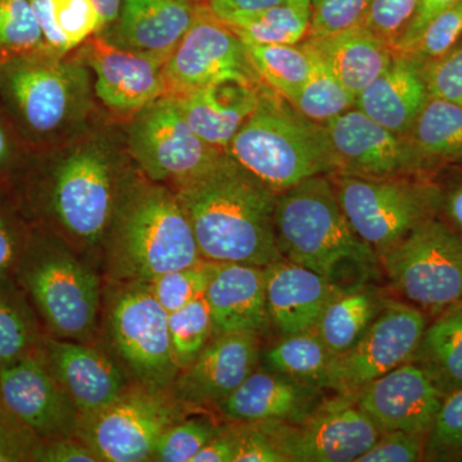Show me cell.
<instances>
[{
	"label": "cell",
	"instance_id": "cell-33",
	"mask_svg": "<svg viewBox=\"0 0 462 462\" xmlns=\"http://www.w3.org/2000/svg\"><path fill=\"white\" fill-rule=\"evenodd\" d=\"M260 358H263L264 369L325 391L336 355L315 330H310L281 337L278 342L264 349Z\"/></svg>",
	"mask_w": 462,
	"mask_h": 462
},
{
	"label": "cell",
	"instance_id": "cell-44",
	"mask_svg": "<svg viewBox=\"0 0 462 462\" xmlns=\"http://www.w3.org/2000/svg\"><path fill=\"white\" fill-rule=\"evenodd\" d=\"M420 2L421 0H372L361 25L387 42L393 51L404 30L415 16Z\"/></svg>",
	"mask_w": 462,
	"mask_h": 462
},
{
	"label": "cell",
	"instance_id": "cell-30",
	"mask_svg": "<svg viewBox=\"0 0 462 462\" xmlns=\"http://www.w3.org/2000/svg\"><path fill=\"white\" fill-rule=\"evenodd\" d=\"M387 300L374 282L346 288L324 310L315 333L334 355L345 354L363 338Z\"/></svg>",
	"mask_w": 462,
	"mask_h": 462
},
{
	"label": "cell",
	"instance_id": "cell-3",
	"mask_svg": "<svg viewBox=\"0 0 462 462\" xmlns=\"http://www.w3.org/2000/svg\"><path fill=\"white\" fill-rule=\"evenodd\" d=\"M106 242L108 275L114 282H148L205 261L175 191L157 182L121 196Z\"/></svg>",
	"mask_w": 462,
	"mask_h": 462
},
{
	"label": "cell",
	"instance_id": "cell-19",
	"mask_svg": "<svg viewBox=\"0 0 462 462\" xmlns=\"http://www.w3.org/2000/svg\"><path fill=\"white\" fill-rule=\"evenodd\" d=\"M355 397L380 433L400 430L424 440L445 398L430 376L410 361L373 380Z\"/></svg>",
	"mask_w": 462,
	"mask_h": 462
},
{
	"label": "cell",
	"instance_id": "cell-59",
	"mask_svg": "<svg viewBox=\"0 0 462 462\" xmlns=\"http://www.w3.org/2000/svg\"><path fill=\"white\" fill-rule=\"evenodd\" d=\"M5 407L3 406V402H2V396H0V413H2L3 411H5Z\"/></svg>",
	"mask_w": 462,
	"mask_h": 462
},
{
	"label": "cell",
	"instance_id": "cell-45",
	"mask_svg": "<svg viewBox=\"0 0 462 462\" xmlns=\"http://www.w3.org/2000/svg\"><path fill=\"white\" fill-rule=\"evenodd\" d=\"M307 38H320L363 23L372 0H311Z\"/></svg>",
	"mask_w": 462,
	"mask_h": 462
},
{
	"label": "cell",
	"instance_id": "cell-60",
	"mask_svg": "<svg viewBox=\"0 0 462 462\" xmlns=\"http://www.w3.org/2000/svg\"><path fill=\"white\" fill-rule=\"evenodd\" d=\"M191 2L199 3V2H200V0H191Z\"/></svg>",
	"mask_w": 462,
	"mask_h": 462
},
{
	"label": "cell",
	"instance_id": "cell-5",
	"mask_svg": "<svg viewBox=\"0 0 462 462\" xmlns=\"http://www.w3.org/2000/svg\"><path fill=\"white\" fill-rule=\"evenodd\" d=\"M0 100L27 142L48 144L89 112L90 74L84 63L48 48L14 54L0 65Z\"/></svg>",
	"mask_w": 462,
	"mask_h": 462
},
{
	"label": "cell",
	"instance_id": "cell-12",
	"mask_svg": "<svg viewBox=\"0 0 462 462\" xmlns=\"http://www.w3.org/2000/svg\"><path fill=\"white\" fill-rule=\"evenodd\" d=\"M185 407L172 391L135 384L106 409L81 416L76 437L99 462L152 461L158 439L185 418Z\"/></svg>",
	"mask_w": 462,
	"mask_h": 462
},
{
	"label": "cell",
	"instance_id": "cell-41",
	"mask_svg": "<svg viewBox=\"0 0 462 462\" xmlns=\"http://www.w3.org/2000/svg\"><path fill=\"white\" fill-rule=\"evenodd\" d=\"M462 41V2L431 18L409 47L398 54L424 66L439 60Z\"/></svg>",
	"mask_w": 462,
	"mask_h": 462
},
{
	"label": "cell",
	"instance_id": "cell-8",
	"mask_svg": "<svg viewBox=\"0 0 462 462\" xmlns=\"http://www.w3.org/2000/svg\"><path fill=\"white\" fill-rule=\"evenodd\" d=\"M120 199L114 163L97 144L69 152L45 179V208L67 236L87 248L106 242Z\"/></svg>",
	"mask_w": 462,
	"mask_h": 462
},
{
	"label": "cell",
	"instance_id": "cell-15",
	"mask_svg": "<svg viewBox=\"0 0 462 462\" xmlns=\"http://www.w3.org/2000/svg\"><path fill=\"white\" fill-rule=\"evenodd\" d=\"M430 318L401 300H387L363 338L342 355H336L328 389L355 394L401 365L411 360Z\"/></svg>",
	"mask_w": 462,
	"mask_h": 462
},
{
	"label": "cell",
	"instance_id": "cell-55",
	"mask_svg": "<svg viewBox=\"0 0 462 462\" xmlns=\"http://www.w3.org/2000/svg\"><path fill=\"white\" fill-rule=\"evenodd\" d=\"M284 2L287 0H208L207 7L221 21H227L229 18L254 14Z\"/></svg>",
	"mask_w": 462,
	"mask_h": 462
},
{
	"label": "cell",
	"instance_id": "cell-20",
	"mask_svg": "<svg viewBox=\"0 0 462 462\" xmlns=\"http://www.w3.org/2000/svg\"><path fill=\"white\" fill-rule=\"evenodd\" d=\"M94 72V93L103 105L120 114H138L167 96L163 58L121 50L97 36L85 47Z\"/></svg>",
	"mask_w": 462,
	"mask_h": 462
},
{
	"label": "cell",
	"instance_id": "cell-40",
	"mask_svg": "<svg viewBox=\"0 0 462 462\" xmlns=\"http://www.w3.org/2000/svg\"><path fill=\"white\" fill-rule=\"evenodd\" d=\"M223 428L205 415L184 418L171 425L158 439L152 461L191 462Z\"/></svg>",
	"mask_w": 462,
	"mask_h": 462
},
{
	"label": "cell",
	"instance_id": "cell-31",
	"mask_svg": "<svg viewBox=\"0 0 462 462\" xmlns=\"http://www.w3.org/2000/svg\"><path fill=\"white\" fill-rule=\"evenodd\" d=\"M410 363L430 376L443 397L462 388V300L428 322Z\"/></svg>",
	"mask_w": 462,
	"mask_h": 462
},
{
	"label": "cell",
	"instance_id": "cell-14",
	"mask_svg": "<svg viewBox=\"0 0 462 462\" xmlns=\"http://www.w3.org/2000/svg\"><path fill=\"white\" fill-rule=\"evenodd\" d=\"M167 96L236 81L263 85L242 39L207 5H197L193 23L165 63Z\"/></svg>",
	"mask_w": 462,
	"mask_h": 462
},
{
	"label": "cell",
	"instance_id": "cell-10",
	"mask_svg": "<svg viewBox=\"0 0 462 462\" xmlns=\"http://www.w3.org/2000/svg\"><path fill=\"white\" fill-rule=\"evenodd\" d=\"M106 330L114 357L135 384L172 391L180 370L173 363L166 310L148 282H116L106 300Z\"/></svg>",
	"mask_w": 462,
	"mask_h": 462
},
{
	"label": "cell",
	"instance_id": "cell-57",
	"mask_svg": "<svg viewBox=\"0 0 462 462\" xmlns=\"http://www.w3.org/2000/svg\"><path fill=\"white\" fill-rule=\"evenodd\" d=\"M91 2L98 9L100 18H102L103 30L107 29L117 20L123 0H91Z\"/></svg>",
	"mask_w": 462,
	"mask_h": 462
},
{
	"label": "cell",
	"instance_id": "cell-58",
	"mask_svg": "<svg viewBox=\"0 0 462 462\" xmlns=\"http://www.w3.org/2000/svg\"><path fill=\"white\" fill-rule=\"evenodd\" d=\"M12 54L5 53V51H0V65L5 62L7 58L11 57Z\"/></svg>",
	"mask_w": 462,
	"mask_h": 462
},
{
	"label": "cell",
	"instance_id": "cell-2",
	"mask_svg": "<svg viewBox=\"0 0 462 462\" xmlns=\"http://www.w3.org/2000/svg\"><path fill=\"white\" fill-rule=\"evenodd\" d=\"M273 224L279 252L289 263L343 289L378 281V254L352 229L329 175L279 193Z\"/></svg>",
	"mask_w": 462,
	"mask_h": 462
},
{
	"label": "cell",
	"instance_id": "cell-11",
	"mask_svg": "<svg viewBox=\"0 0 462 462\" xmlns=\"http://www.w3.org/2000/svg\"><path fill=\"white\" fill-rule=\"evenodd\" d=\"M130 153L149 180L173 190L197 180L226 158L191 129L178 99L165 96L136 114Z\"/></svg>",
	"mask_w": 462,
	"mask_h": 462
},
{
	"label": "cell",
	"instance_id": "cell-54",
	"mask_svg": "<svg viewBox=\"0 0 462 462\" xmlns=\"http://www.w3.org/2000/svg\"><path fill=\"white\" fill-rule=\"evenodd\" d=\"M236 451V438L234 428H223L217 436L212 438L202 449L194 456L191 462H234Z\"/></svg>",
	"mask_w": 462,
	"mask_h": 462
},
{
	"label": "cell",
	"instance_id": "cell-38",
	"mask_svg": "<svg viewBox=\"0 0 462 462\" xmlns=\"http://www.w3.org/2000/svg\"><path fill=\"white\" fill-rule=\"evenodd\" d=\"M173 363L184 370L214 337V322L205 294L167 316Z\"/></svg>",
	"mask_w": 462,
	"mask_h": 462
},
{
	"label": "cell",
	"instance_id": "cell-36",
	"mask_svg": "<svg viewBox=\"0 0 462 462\" xmlns=\"http://www.w3.org/2000/svg\"><path fill=\"white\" fill-rule=\"evenodd\" d=\"M249 60L261 81L291 102L314 69L311 54L302 44H248Z\"/></svg>",
	"mask_w": 462,
	"mask_h": 462
},
{
	"label": "cell",
	"instance_id": "cell-1",
	"mask_svg": "<svg viewBox=\"0 0 462 462\" xmlns=\"http://www.w3.org/2000/svg\"><path fill=\"white\" fill-rule=\"evenodd\" d=\"M173 191L207 263L266 267L284 260L273 224L278 194L227 154L214 170Z\"/></svg>",
	"mask_w": 462,
	"mask_h": 462
},
{
	"label": "cell",
	"instance_id": "cell-39",
	"mask_svg": "<svg viewBox=\"0 0 462 462\" xmlns=\"http://www.w3.org/2000/svg\"><path fill=\"white\" fill-rule=\"evenodd\" d=\"M421 461L462 462V388L443 398L425 438Z\"/></svg>",
	"mask_w": 462,
	"mask_h": 462
},
{
	"label": "cell",
	"instance_id": "cell-16",
	"mask_svg": "<svg viewBox=\"0 0 462 462\" xmlns=\"http://www.w3.org/2000/svg\"><path fill=\"white\" fill-rule=\"evenodd\" d=\"M336 173L394 178L425 175L406 136L385 129L356 107L325 124Z\"/></svg>",
	"mask_w": 462,
	"mask_h": 462
},
{
	"label": "cell",
	"instance_id": "cell-53",
	"mask_svg": "<svg viewBox=\"0 0 462 462\" xmlns=\"http://www.w3.org/2000/svg\"><path fill=\"white\" fill-rule=\"evenodd\" d=\"M462 0H421L420 5H419L411 23H409L400 41L397 42L396 47L393 48L394 53H401V51L406 50L410 42L427 26L431 18L436 17L440 12L446 11L447 8L452 7V5H457Z\"/></svg>",
	"mask_w": 462,
	"mask_h": 462
},
{
	"label": "cell",
	"instance_id": "cell-56",
	"mask_svg": "<svg viewBox=\"0 0 462 462\" xmlns=\"http://www.w3.org/2000/svg\"><path fill=\"white\" fill-rule=\"evenodd\" d=\"M21 161V149L16 136L0 118V175L12 171Z\"/></svg>",
	"mask_w": 462,
	"mask_h": 462
},
{
	"label": "cell",
	"instance_id": "cell-43",
	"mask_svg": "<svg viewBox=\"0 0 462 462\" xmlns=\"http://www.w3.org/2000/svg\"><path fill=\"white\" fill-rule=\"evenodd\" d=\"M44 48L30 0H0V51L14 56Z\"/></svg>",
	"mask_w": 462,
	"mask_h": 462
},
{
	"label": "cell",
	"instance_id": "cell-46",
	"mask_svg": "<svg viewBox=\"0 0 462 462\" xmlns=\"http://www.w3.org/2000/svg\"><path fill=\"white\" fill-rule=\"evenodd\" d=\"M421 71L431 97L462 107V41L439 60L421 66Z\"/></svg>",
	"mask_w": 462,
	"mask_h": 462
},
{
	"label": "cell",
	"instance_id": "cell-4",
	"mask_svg": "<svg viewBox=\"0 0 462 462\" xmlns=\"http://www.w3.org/2000/svg\"><path fill=\"white\" fill-rule=\"evenodd\" d=\"M226 154L276 194L314 176L337 172L325 125L307 118L264 84L256 109Z\"/></svg>",
	"mask_w": 462,
	"mask_h": 462
},
{
	"label": "cell",
	"instance_id": "cell-7",
	"mask_svg": "<svg viewBox=\"0 0 462 462\" xmlns=\"http://www.w3.org/2000/svg\"><path fill=\"white\" fill-rule=\"evenodd\" d=\"M333 176L337 197L352 229L378 257L439 211V182L431 176Z\"/></svg>",
	"mask_w": 462,
	"mask_h": 462
},
{
	"label": "cell",
	"instance_id": "cell-50",
	"mask_svg": "<svg viewBox=\"0 0 462 462\" xmlns=\"http://www.w3.org/2000/svg\"><path fill=\"white\" fill-rule=\"evenodd\" d=\"M233 428L236 438L234 462H287L256 422H236Z\"/></svg>",
	"mask_w": 462,
	"mask_h": 462
},
{
	"label": "cell",
	"instance_id": "cell-13",
	"mask_svg": "<svg viewBox=\"0 0 462 462\" xmlns=\"http://www.w3.org/2000/svg\"><path fill=\"white\" fill-rule=\"evenodd\" d=\"M256 424L272 438L287 462H355L382 434L360 409L355 394L325 397L296 424Z\"/></svg>",
	"mask_w": 462,
	"mask_h": 462
},
{
	"label": "cell",
	"instance_id": "cell-27",
	"mask_svg": "<svg viewBox=\"0 0 462 462\" xmlns=\"http://www.w3.org/2000/svg\"><path fill=\"white\" fill-rule=\"evenodd\" d=\"M261 87L227 81L173 97L191 129L212 147L226 152L256 109Z\"/></svg>",
	"mask_w": 462,
	"mask_h": 462
},
{
	"label": "cell",
	"instance_id": "cell-21",
	"mask_svg": "<svg viewBox=\"0 0 462 462\" xmlns=\"http://www.w3.org/2000/svg\"><path fill=\"white\" fill-rule=\"evenodd\" d=\"M260 356L257 334H215L179 373L173 394L187 406L217 407L257 369Z\"/></svg>",
	"mask_w": 462,
	"mask_h": 462
},
{
	"label": "cell",
	"instance_id": "cell-42",
	"mask_svg": "<svg viewBox=\"0 0 462 462\" xmlns=\"http://www.w3.org/2000/svg\"><path fill=\"white\" fill-rule=\"evenodd\" d=\"M216 264L200 261L184 269L162 273L148 282L149 288L157 302L170 314L205 294L214 276Z\"/></svg>",
	"mask_w": 462,
	"mask_h": 462
},
{
	"label": "cell",
	"instance_id": "cell-37",
	"mask_svg": "<svg viewBox=\"0 0 462 462\" xmlns=\"http://www.w3.org/2000/svg\"><path fill=\"white\" fill-rule=\"evenodd\" d=\"M307 51L314 60V69L309 80L291 103L298 112L310 120L325 125L348 109L354 108L356 97L339 83L338 79L321 60H319L311 51Z\"/></svg>",
	"mask_w": 462,
	"mask_h": 462
},
{
	"label": "cell",
	"instance_id": "cell-18",
	"mask_svg": "<svg viewBox=\"0 0 462 462\" xmlns=\"http://www.w3.org/2000/svg\"><path fill=\"white\" fill-rule=\"evenodd\" d=\"M36 355L81 416L106 409L130 387L120 363L91 343L42 337Z\"/></svg>",
	"mask_w": 462,
	"mask_h": 462
},
{
	"label": "cell",
	"instance_id": "cell-49",
	"mask_svg": "<svg viewBox=\"0 0 462 462\" xmlns=\"http://www.w3.org/2000/svg\"><path fill=\"white\" fill-rule=\"evenodd\" d=\"M29 238L20 218L0 200V279L16 272Z\"/></svg>",
	"mask_w": 462,
	"mask_h": 462
},
{
	"label": "cell",
	"instance_id": "cell-29",
	"mask_svg": "<svg viewBox=\"0 0 462 462\" xmlns=\"http://www.w3.org/2000/svg\"><path fill=\"white\" fill-rule=\"evenodd\" d=\"M406 138L427 176L462 165V107L430 96Z\"/></svg>",
	"mask_w": 462,
	"mask_h": 462
},
{
	"label": "cell",
	"instance_id": "cell-51",
	"mask_svg": "<svg viewBox=\"0 0 462 462\" xmlns=\"http://www.w3.org/2000/svg\"><path fill=\"white\" fill-rule=\"evenodd\" d=\"M33 462H99L96 454L78 437L42 439Z\"/></svg>",
	"mask_w": 462,
	"mask_h": 462
},
{
	"label": "cell",
	"instance_id": "cell-24",
	"mask_svg": "<svg viewBox=\"0 0 462 462\" xmlns=\"http://www.w3.org/2000/svg\"><path fill=\"white\" fill-rule=\"evenodd\" d=\"M197 5L191 0H123L117 20L98 35L121 50L167 60L193 23Z\"/></svg>",
	"mask_w": 462,
	"mask_h": 462
},
{
	"label": "cell",
	"instance_id": "cell-9",
	"mask_svg": "<svg viewBox=\"0 0 462 462\" xmlns=\"http://www.w3.org/2000/svg\"><path fill=\"white\" fill-rule=\"evenodd\" d=\"M389 284L434 319L462 300V236L433 217L379 257Z\"/></svg>",
	"mask_w": 462,
	"mask_h": 462
},
{
	"label": "cell",
	"instance_id": "cell-52",
	"mask_svg": "<svg viewBox=\"0 0 462 462\" xmlns=\"http://www.w3.org/2000/svg\"><path fill=\"white\" fill-rule=\"evenodd\" d=\"M462 166V165H461ZM438 217L462 236V169L447 182H439Z\"/></svg>",
	"mask_w": 462,
	"mask_h": 462
},
{
	"label": "cell",
	"instance_id": "cell-28",
	"mask_svg": "<svg viewBox=\"0 0 462 462\" xmlns=\"http://www.w3.org/2000/svg\"><path fill=\"white\" fill-rule=\"evenodd\" d=\"M302 44L355 97L382 75L394 57L387 42L363 25L320 38H306Z\"/></svg>",
	"mask_w": 462,
	"mask_h": 462
},
{
	"label": "cell",
	"instance_id": "cell-48",
	"mask_svg": "<svg viewBox=\"0 0 462 462\" xmlns=\"http://www.w3.org/2000/svg\"><path fill=\"white\" fill-rule=\"evenodd\" d=\"M41 440L7 410L0 413V462L32 461Z\"/></svg>",
	"mask_w": 462,
	"mask_h": 462
},
{
	"label": "cell",
	"instance_id": "cell-26",
	"mask_svg": "<svg viewBox=\"0 0 462 462\" xmlns=\"http://www.w3.org/2000/svg\"><path fill=\"white\" fill-rule=\"evenodd\" d=\"M430 98L421 66L394 53L387 69L356 97L355 107L385 129L406 136Z\"/></svg>",
	"mask_w": 462,
	"mask_h": 462
},
{
	"label": "cell",
	"instance_id": "cell-34",
	"mask_svg": "<svg viewBox=\"0 0 462 462\" xmlns=\"http://www.w3.org/2000/svg\"><path fill=\"white\" fill-rule=\"evenodd\" d=\"M311 0H287L254 14L224 21L243 42L248 44H300L309 35Z\"/></svg>",
	"mask_w": 462,
	"mask_h": 462
},
{
	"label": "cell",
	"instance_id": "cell-6",
	"mask_svg": "<svg viewBox=\"0 0 462 462\" xmlns=\"http://www.w3.org/2000/svg\"><path fill=\"white\" fill-rule=\"evenodd\" d=\"M14 273L51 337L91 343L102 289L90 266L60 243L30 236Z\"/></svg>",
	"mask_w": 462,
	"mask_h": 462
},
{
	"label": "cell",
	"instance_id": "cell-35",
	"mask_svg": "<svg viewBox=\"0 0 462 462\" xmlns=\"http://www.w3.org/2000/svg\"><path fill=\"white\" fill-rule=\"evenodd\" d=\"M42 336L23 289L11 278L0 279V370L35 354Z\"/></svg>",
	"mask_w": 462,
	"mask_h": 462
},
{
	"label": "cell",
	"instance_id": "cell-23",
	"mask_svg": "<svg viewBox=\"0 0 462 462\" xmlns=\"http://www.w3.org/2000/svg\"><path fill=\"white\" fill-rule=\"evenodd\" d=\"M270 327L281 337L314 330L322 312L345 289L287 260L264 267Z\"/></svg>",
	"mask_w": 462,
	"mask_h": 462
},
{
	"label": "cell",
	"instance_id": "cell-25",
	"mask_svg": "<svg viewBox=\"0 0 462 462\" xmlns=\"http://www.w3.org/2000/svg\"><path fill=\"white\" fill-rule=\"evenodd\" d=\"M215 334L252 333L270 327L264 267L217 263L205 291Z\"/></svg>",
	"mask_w": 462,
	"mask_h": 462
},
{
	"label": "cell",
	"instance_id": "cell-47",
	"mask_svg": "<svg viewBox=\"0 0 462 462\" xmlns=\"http://www.w3.org/2000/svg\"><path fill=\"white\" fill-rule=\"evenodd\" d=\"M424 442L422 438L404 431H387L380 434L376 442L355 462L421 461Z\"/></svg>",
	"mask_w": 462,
	"mask_h": 462
},
{
	"label": "cell",
	"instance_id": "cell-17",
	"mask_svg": "<svg viewBox=\"0 0 462 462\" xmlns=\"http://www.w3.org/2000/svg\"><path fill=\"white\" fill-rule=\"evenodd\" d=\"M3 406L41 439L76 437L80 412L39 356L0 370Z\"/></svg>",
	"mask_w": 462,
	"mask_h": 462
},
{
	"label": "cell",
	"instance_id": "cell-32",
	"mask_svg": "<svg viewBox=\"0 0 462 462\" xmlns=\"http://www.w3.org/2000/svg\"><path fill=\"white\" fill-rule=\"evenodd\" d=\"M33 14L54 53L65 54L102 32L98 9L91 0H30Z\"/></svg>",
	"mask_w": 462,
	"mask_h": 462
},
{
	"label": "cell",
	"instance_id": "cell-22",
	"mask_svg": "<svg viewBox=\"0 0 462 462\" xmlns=\"http://www.w3.org/2000/svg\"><path fill=\"white\" fill-rule=\"evenodd\" d=\"M324 398V389L263 367L254 370L217 409L234 422L296 424L314 411Z\"/></svg>",
	"mask_w": 462,
	"mask_h": 462
}]
</instances>
